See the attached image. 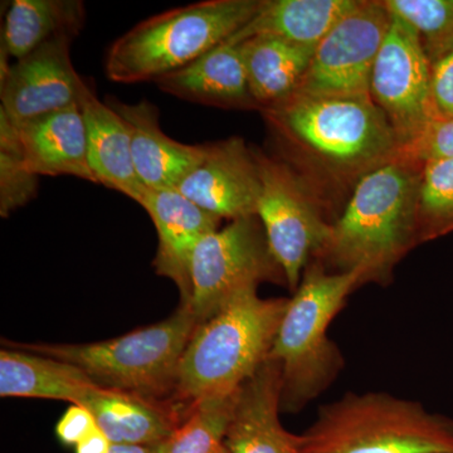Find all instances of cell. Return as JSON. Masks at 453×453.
Returning a JSON list of instances; mask_svg holds the SVG:
<instances>
[{
  "label": "cell",
  "instance_id": "21",
  "mask_svg": "<svg viewBox=\"0 0 453 453\" xmlns=\"http://www.w3.org/2000/svg\"><path fill=\"white\" fill-rule=\"evenodd\" d=\"M357 0H261L258 11L225 43L240 44L253 37H271L315 47Z\"/></svg>",
  "mask_w": 453,
  "mask_h": 453
},
{
  "label": "cell",
  "instance_id": "3",
  "mask_svg": "<svg viewBox=\"0 0 453 453\" xmlns=\"http://www.w3.org/2000/svg\"><path fill=\"white\" fill-rule=\"evenodd\" d=\"M288 303L261 299L257 285L234 294L196 326L181 357L173 396L193 404L237 393L270 357Z\"/></svg>",
  "mask_w": 453,
  "mask_h": 453
},
{
  "label": "cell",
  "instance_id": "20",
  "mask_svg": "<svg viewBox=\"0 0 453 453\" xmlns=\"http://www.w3.org/2000/svg\"><path fill=\"white\" fill-rule=\"evenodd\" d=\"M88 163L97 184L116 190L138 203L145 190L134 168L129 131L112 107L98 100L88 85L80 96Z\"/></svg>",
  "mask_w": 453,
  "mask_h": 453
},
{
  "label": "cell",
  "instance_id": "17",
  "mask_svg": "<svg viewBox=\"0 0 453 453\" xmlns=\"http://www.w3.org/2000/svg\"><path fill=\"white\" fill-rule=\"evenodd\" d=\"M81 405L94 414L98 429L112 445L155 447L166 440L184 422L192 404L177 398H157L98 388Z\"/></svg>",
  "mask_w": 453,
  "mask_h": 453
},
{
  "label": "cell",
  "instance_id": "25",
  "mask_svg": "<svg viewBox=\"0 0 453 453\" xmlns=\"http://www.w3.org/2000/svg\"><path fill=\"white\" fill-rule=\"evenodd\" d=\"M238 393L240 390L193 403L184 422L155 446V453H216L225 440Z\"/></svg>",
  "mask_w": 453,
  "mask_h": 453
},
{
  "label": "cell",
  "instance_id": "19",
  "mask_svg": "<svg viewBox=\"0 0 453 453\" xmlns=\"http://www.w3.org/2000/svg\"><path fill=\"white\" fill-rule=\"evenodd\" d=\"M155 83L166 94L189 103L225 109H258L250 91L242 50L238 44H219Z\"/></svg>",
  "mask_w": 453,
  "mask_h": 453
},
{
  "label": "cell",
  "instance_id": "33",
  "mask_svg": "<svg viewBox=\"0 0 453 453\" xmlns=\"http://www.w3.org/2000/svg\"><path fill=\"white\" fill-rule=\"evenodd\" d=\"M110 453H155V447L112 445Z\"/></svg>",
  "mask_w": 453,
  "mask_h": 453
},
{
  "label": "cell",
  "instance_id": "32",
  "mask_svg": "<svg viewBox=\"0 0 453 453\" xmlns=\"http://www.w3.org/2000/svg\"><path fill=\"white\" fill-rule=\"evenodd\" d=\"M111 447V441L101 429H97L76 446V453H110Z\"/></svg>",
  "mask_w": 453,
  "mask_h": 453
},
{
  "label": "cell",
  "instance_id": "31",
  "mask_svg": "<svg viewBox=\"0 0 453 453\" xmlns=\"http://www.w3.org/2000/svg\"><path fill=\"white\" fill-rule=\"evenodd\" d=\"M97 429L94 414L85 405L73 404L57 423L56 434L65 445L77 446Z\"/></svg>",
  "mask_w": 453,
  "mask_h": 453
},
{
  "label": "cell",
  "instance_id": "27",
  "mask_svg": "<svg viewBox=\"0 0 453 453\" xmlns=\"http://www.w3.org/2000/svg\"><path fill=\"white\" fill-rule=\"evenodd\" d=\"M390 16L412 27L431 65L453 49V0H384Z\"/></svg>",
  "mask_w": 453,
  "mask_h": 453
},
{
  "label": "cell",
  "instance_id": "2",
  "mask_svg": "<svg viewBox=\"0 0 453 453\" xmlns=\"http://www.w3.org/2000/svg\"><path fill=\"white\" fill-rule=\"evenodd\" d=\"M419 164L392 160L357 180L323 255L340 273L359 271L363 282L387 279L418 243Z\"/></svg>",
  "mask_w": 453,
  "mask_h": 453
},
{
  "label": "cell",
  "instance_id": "28",
  "mask_svg": "<svg viewBox=\"0 0 453 453\" xmlns=\"http://www.w3.org/2000/svg\"><path fill=\"white\" fill-rule=\"evenodd\" d=\"M38 178L23 160L16 125L0 110V216L3 219L37 196Z\"/></svg>",
  "mask_w": 453,
  "mask_h": 453
},
{
  "label": "cell",
  "instance_id": "4",
  "mask_svg": "<svg viewBox=\"0 0 453 453\" xmlns=\"http://www.w3.org/2000/svg\"><path fill=\"white\" fill-rule=\"evenodd\" d=\"M261 0H204L148 18L106 53L113 82L157 81L225 43L255 16Z\"/></svg>",
  "mask_w": 453,
  "mask_h": 453
},
{
  "label": "cell",
  "instance_id": "24",
  "mask_svg": "<svg viewBox=\"0 0 453 453\" xmlns=\"http://www.w3.org/2000/svg\"><path fill=\"white\" fill-rule=\"evenodd\" d=\"M86 22L80 0H14L3 27L2 52L19 59L47 42L79 35Z\"/></svg>",
  "mask_w": 453,
  "mask_h": 453
},
{
  "label": "cell",
  "instance_id": "13",
  "mask_svg": "<svg viewBox=\"0 0 453 453\" xmlns=\"http://www.w3.org/2000/svg\"><path fill=\"white\" fill-rule=\"evenodd\" d=\"M177 190L220 219L256 216L261 180L253 149L237 136L208 144L207 157Z\"/></svg>",
  "mask_w": 453,
  "mask_h": 453
},
{
  "label": "cell",
  "instance_id": "14",
  "mask_svg": "<svg viewBox=\"0 0 453 453\" xmlns=\"http://www.w3.org/2000/svg\"><path fill=\"white\" fill-rule=\"evenodd\" d=\"M138 203L148 211L157 228L155 273L177 285L180 303H189L193 255L205 235L219 229L220 219L202 210L177 189L145 188Z\"/></svg>",
  "mask_w": 453,
  "mask_h": 453
},
{
  "label": "cell",
  "instance_id": "26",
  "mask_svg": "<svg viewBox=\"0 0 453 453\" xmlns=\"http://www.w3.org/2000/svg\"><path fill=\"white\" fill-rule=\"evenodd\" d=\"M453 232V157L428 160L421 165L417 234L418 242Z\"/></svg>",
  "mask_w": 453,
  "mask_h": 453
},
{
  "label": "cell",
  "instance_id": "6",
  "mask_svg": "<svg viewBox=\"0 0 453 453\" xmlns=\"http://www.w3.org/2000/svg\"><path fill=\"white\" fill-rule=\"evenodd\" d=\"M362 282L359 271L327 273L319 265L306 268L268 357L281 363V403L286 410H297L314 398L338 372L340 357L327 338V327Z\"/></svg>",
  "mask_w": 453,
  "mask_h": 453
},
{
  "label": "cell",
  "instance_id": "29",
  "mask_svg": "<svg viewBox=\"0 0 453 453\" xmlns=\"http://www.w3.org/2000/svg\"><path fill=\"white\" fill-rule=\"evenodd\" d=\"M453 157V119H434L398 149L395 160L419 164Z\"/></svg>",
  "mask_w": 453,
  "mask_h": 453
},
{
  "label": "cell",
  "instance_id": "18",
  "mask_svg": "<svg viewBox=\"0 0 453 453\" xmlns=\"http://www.w3.org/2000/svg\"><path fill=\"white\" fill-rule=\"evenodd\" d=\"M16 125L27 168L41 177H70L96 183L88 163V135L80 106Z\"/></svg>",
  "mask_w": 453,
  "mask_h": 453
},
{
  "label": "cell",
  "instance_id": "8",
  "mask_svg": "<svg viewBox=\"0 0 453 453\" xmlns=\"http://www.w3.org/2000/svg\"><path fill=\"white\" fill-rule=\"evenodd\" d=\"M261 192L256 216L266 234L268 247L281 267L291 291L301 282V271L310 257L323 255L333 225L325 222L308 184L288 164L253 149Z\"/></svg>",
  "mask_w": 453,
  "mask_h": 453
},
{
  "label": "cell",
  "instance_id": "12",
  "mask_svg": "<svg viewBox=\"0 0 453 453\" xmlns=\"http://www.w3.org/2000/svg\"><path fill=\"white\" fill-rule=\"evenodd\" d=\"M68 37L56 38L16 59L2 64L0 110L13 122H23L80 106L85 81L71 61Z\"/></svg>",
  "mask_w": 453,
  "mask_h": 453
},
{
  "label": "cell",
  "instance_id": "30",
  "mask_svg": "<svg viewBox=\"0 0 453 453\" xmlns=\"http://www.w3.org/2000/svg\"><path fill=\"white\" fill-rule=\"evenodd\" d=\"M431 65L434 119H453V49Z\"/></svg>",
  "mask_w": 453,
  "mask_h": 453
},
{
  "label": "cell",
  "instance_id": "16",
  "mask_svg": "<svg viewBox=\"0 0 453 453\" xmlns=\"http://www.w3.org/2000/svg\"><path fill=\"white\" fill-rule=\"evenodd\" d=\"M281 396V363L268 357L238 393L223 440L229 453H303L300 436L280 422Z\"/></svg>",
  "mask_w": 453,
  "mask_h": 453
},
{
  "label": "cell",
  "instance_id": "15",
  "mask_svg": "<svg viewBox=\"0 0 453 453\" xmlns=\"http://www.w3.org/2000/svg\"><path fill=\"white\" fill-rule=\"evenodd\" d=\"M106 104L127 125L134 168L148 189H178L207 157L208 144H183L164 134L157 106L149 101L125 104L110 97Z\"/></svg>",
  "mask_w": 453,
  "mask_h": 453
},
{
  "label": "cell",
  "instance_id": "9",
  "mask_svg": "<svg viewBox=\"0 0 453 453\" xmlns=\"http://www.w3.org/2000/svg\"><path fill=\"white\" fill-rule=\"evenodd\" d=\"M190 279L192 296L188 303L198 324L216 315L247 286L286 281L257 216L232 220L225 228L205 235L193 255Z\"/></svg>",
  "mask_w": 453,
  "mask_h": 453
},
{
  "label": "cell",
  "instance_id": "5",
  "mask_svg": "<svg viewBox=\"0 0 453 453\" xmlns=\"http://www.w3.org/2000/svg\"><path fill=\"white\" fill-rule=\"evenodd\" d=\"M198 320L189 303L160 323L91 344H9L81 369L104 388L165 398Z\"/></svg>",
  "mask_w": 453,
  "mask_h": 453
},
{
  "label": "cell",
  "instance_id": "1",
  "mask_svg": "<svg viewBox=\"0 0 453 453\" xmlns=\"http://www.w3.org/2000/svg\"><path fill=\"white\" fill-rule=\"evenodd\" d=\"M277 138L336 179L365 177L395 159L398 135L371 96L296 94L261 110Z\"/></svg>",
  "mask_w": 453,
  "mask_h": 453
},
{
  "label": "cell",
  "instance_id": "34",
  "mask_svg": "<svg viewBox=\"0 0 453 453\" xmlns=\"http://www.w3.org/2000/svg\"><path fill=\"white\" fill-rule=\"evenodd\" d=\"M216 453H229V451H228V449H226V446L223 445V443H222V445L219 446V449H217Z\"/></svg>",
  "mask_w": 453,
  "mask_h": 453
},
{
  "label": "cell",
  "instance_id": "23",
  "mask_svg": "<svg viewBox=\"0 0 453 453\" xmlns=\"http://www.w3.org/2000/svg\"><path fill=\"white\" fill-rule=\"evenodd\" d=\"M238 46L250 91L259 110L281 103L297 91L315 52V47L271 37L250 38Z\"/></svg>",
  "mask_w": 453,
  "mask_h": 453
},
{
  "label": "cell",
  "instance_id": "7",
  "mask_svg": "<svg viewBox=\"0 0 453 453\" xmlns=\"http://www.w3.org/2000/svg\"><path fill=\"white\" fill-rule=\"evenodd\" d=\"M303 453H453V425L387 395H348L300 436Z\"/></svg>",
  "mask_w": 453,
  "mask_h": 453
},
{
  "label": "cell",
  "instance_id": "10",
  "mask_svg": "<svg viewBox=\"0 0 453 453\" xmlns=\"http://www.w3.org/2000/svg\"><path fill=\"white\" fill-rule=\"evenodd\" d=\"M390 23L392 16L383 2L359 0L316 46L296 92L371 96L372 67Z\"/></svg>",
  "mask_w": 453,
  "mask_h": 453
},
{
  "label": "cell",
  "instance_id": "22",
  "mask_svg": "<svg viewBox=\"0 0 453 453\" xmlns=\"http://www.w3.org/2000/svg\"><path fill=\"white\" fill-rule=\"evenodd\" d=\"M101 388L81 369L53 357L5 348L0 351V395L56 399L73 404Z\"/></svg>",
  "mask_w": 453,
  "mask_h": 453
},
{
  "label": "cell",
  "instance_id": "11",
  "mask_svg": "<svg viewBox=\"0 0 453 453\" xmlns=\"http://www.w3.org/2000/svg\"><path fill=\"white\" fill-rule=\"evenodd\" d=\"M431 71L418 35L403 20L392 16L372 67L369 92L375 105L386 113L401 146L434 120Z\"/></svg>",
  "mask_w": 453,
  "mask_h": 453
}]
</instances>
